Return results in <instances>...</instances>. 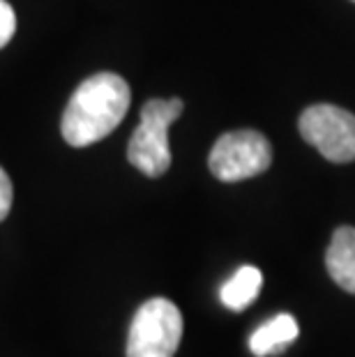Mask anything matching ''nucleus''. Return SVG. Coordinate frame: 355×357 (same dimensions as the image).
Wrapping results in <instances>:
<instances>
[{"label":"nucleus","mask_w":355,"mask_h":357,"mask_svg":"<svg viewBox=\"0 0 355 357\" xmlns=\"http://www.w3.org/2000/svg\"><path fill=\"white\" fill-rule=\"evenodd\" d=\"M132 93L123 77L100 72L74 90L65 106L60 132L72 148H86L107 139L130 111Z\"/></svg>","instance_id":"f257e3e1"},{"label":"nucleus","mask_w":355,"mask_h":357,"mask_svg":"<svg viewBox=\"0 0 355 357\" xmlns=\"http://www.w3.org/2000/svg\"><path fill=\"white\" fill-rule=\"evenodd\" d=\"M185 104L178 97L171 100H150L141 109V123L134 129L127 159L134 169L143 176L160 178L171 166V148H169V127L183 116Z\"/></svg>","instance_id":"f03ea898"},{"label":"nucleus","mask_w":355,"mask_h":357,"mask_svg":"<svg viewBox=\"0 0 355 357\" xmlns=\"http://www.w3.org/2000/svg\"><path fill=\"white\" fill-rule=\"evenodd\" d=\"M183 339L180 309L166 298L143 302L127 334V357H173Z\"/></svg>","instance_id":"7ed1b4c3"},{"label":"nucleus","mask_w":355,"mask_h":357,"mask_svg":"<svg viewBox=\"0 0 355 357\" xmlns=\"http://www.w3.org/2000/svg\"><path fill=\"white\" fill-rule=\"evenodd\" d=\"M273 164V148L261 132L236 129L226 132L210 150L208 166L222 182H240L266 173Z\"/></svg>","instance_id":"20e7f679"},{"label":"nucleus","mask_w":355,"mask_h":357,"mask_svg":"<svg viewBox=\"0 0 355 357\" xmlns=\"http://www.w3.org/2000/svg\"><path fill=\"white\" fill-rule=\"evenodd\" d=\"M300 134L335 164L355 159V116L335 104H314L302 111Z\"/></svg>","instance_id":"39448f33"},{"label":"nucleus","mask_w":355,"mask_h":357,"mask_svg":"<svg viewBox=\"0 0 355 357\" xmlns=\"http://www.w3.org/2000/svg\"><path fill=\"white\" fill-rule=\"evenodd\" d=\"M326 268L328 275L335 279L339 288L355 295V229L342 226L337 229L330 240L326 252Z\"/></svg>","instance_id":"423d86ee"},{"label":"nucleus","mask_w":355,"mask_h":357,"mask_svg":"<svg viewBox=\"0 0 355 357\" xmlns=\"http://www.w3.org/2000/svg\"><path fill=\"white\" fill-rule=\"evenodd\" d=\"M298 334L300 328L296 318L291 314H277L268 323H263L259 330H254V334L249 337V351L256 357L277 355L289 344H293L298 339Z\"/></svg>","instance_id":"0eeeda50"},{"label":"nucleus","mask_w":355,"mask_h":357,"mask_svg":"<svg viewBox=\"0 0 355 357\" xmlns=\"http://www.w3.org/2000/svg\"><path fill=\"white\" fill-rule=\"evenodd\" d=\"M263 288V275L259 268L254 265H243L240 270H236L226 284L219 291V298H222V305L231 311H245L252 302L259 298Z\"/></svg>","instance_id":"6e6552de"},{"label":"nucleus","mask_w":355,"mask_h":357,"mask_svg":"<svg viewBox=\"0 0 355 357\" xmlns=\"http://www.w3.org/2000/svg\"><path fill=\"white\" fill-rule=\"evenodd\" d=\"M14 30H17V14L7 0H0V49L12 40Z\"/></svg>","instance_id":"1a4fd4ad"},{"label":"nucleus","mask_w":355,"mask_h":357,"mask_svg":"<svg viewBox=\"0 0 355 357\" xmlns=\"http://www.w3.org/2000/svg\"><path fill=\"white\" fill-rule=\"evenodd\" d=\"M12 199H14L12 180H10V176H7V171L0 166V222H5L7 215H10Z\"/></svg>","instance_id":"9d476101"},{"label":"nucleus","mask_w":355,"mask_h":357,"mask_svg":"<svg viewBox=\"0 0 355 357\" xmlns=\"http://www.w3.org/2000/svg\"><path fill=\"white\" fill-rule=\"evenodd\" d=\"M353 3H355V0H353Z\"/></svg>","instance_id":"9b49d317"}]
</instances>
